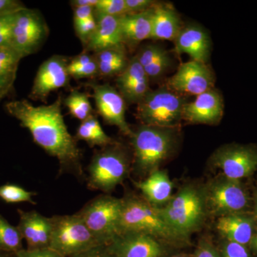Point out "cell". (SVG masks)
Instances as JSON below:
<instances>
[{
  "mask_svg": "<svg viewBox=\"0 0 257 257\" xmlns=\"http://www.w3.org/2000/svg\"><path fill=\"white\" fill-rule=\"evenodd\" d=\"M95 19V31L84 46V51L95 54L106 49L122 45L119 18L101 15L96 17Z\"/></svg>",
  "mask_w": 257,
  "mask_h": 257,
  "instance_id": "cell-20",
  "label": "cell"
},
{
  "mask_svg": "<svg viewBox=\"0 0 257 257\" xmlns=\"http://www.w3.org/2000/svg\"><path fill=\"white\" fill-rule=\"evenodd\" d=\"M97 61L99 75L117 77L127 67L130 60L124 45L106 49L94 54Z\"/></svg>",
  "mask_w": 257,
  "mask_h": 257,
  "instance_id": "cell-26",
  "label": "cell"
},
{
  "mask_svg": "<svg viewBox=\"0 0 257 257\" xmlns=\"http://www.w3.org/2000/svg\"><path fill=\"white\" fill-rule=\"evenodd\" d=\"M13 257H64L50 248L42 249H23L13 254Z\"/></svg>",
  "mask_w": 257,
  "mask_h": 257,
  "instance_id": "cell-38",
  "label": "cell"
},
{
  "mask_svg": "<svg viewBox=\"0 0 257 257\" xmlns=\"http://www.w3.org/2000/svg\"><path fill=\"white\" fill-rule=\"evenodd\" d=\"M135 185L141 191L144 199L157 208L164 207L173 197V183L165 171H154Z\"/></svg>",
  "mask_w": 257,
  "mask_h": 257,
  "instance_id": "cell-22",
  "label": "cell"
},
{
  "mask_svg": "<svg viewBox=\"0 0 257 257\" xmlns=\"http://www.w3.org/2000/svg\"><path fill=\"white\" fill-rule=\"evenodd\" d=\"M130 171L126 152L118 145L104 147L92 157L88 167V185L91 189L109 192L126 179Z\"/></svg>",
  "mask_w": 257,
  "mask_h": 257,
  "instance_id": "cell-7",
  "label": "cell"
},
{
  "mask_svg": "<svg viewBox=\"0 0 257 257\" xmlns=\"http://www.w3.org/2000/svg\"><path fill=\"white\" fill-rule=\"evenodd\" d=\"M64 105L69 109V114L81 121L92 114V106L89 96L85 93L73 89L64 100Z\"/></svg>",
  "mask_w": 257,
  "mask_h": 257,
  "instance_id": "cell-30",
  "label": "cell"
},
{
  "mask_svg": "<svg viewBox=\"0 0 257 257\" xmlns=\"http://www.w3.org/2000/svg\"><path fill=\"white\" fill-rule=\"evenodd\" d=\"M175 50L179 55L186 54L192 60L207 64L211 52V40L207 32L198 25L182 28L175 40Z\"/></svg>",
  "mask_w": 257,
  "mask_h": 257,
  "instance_id": "cell-19",
  "label": "cell"
},
{
  "mask_svg": "<svg viewBox=\"0 0 257 257\" xmlns=\"http://www.w3.org/2000/svg\"><path fill=\"white\" fill-rule=\"evenodd\" d=\"M27 8L18 0H0V17L14 15Z\"/></svg>",
  "mask_w": 257,
  "mask_h": 257,
  "instance_id": "cell-39",
  "label": "cell"
},
{
  "mask_svg": "<svg viewBox=\"0 0 257 257\" xmlns=\"http://www.w3.org/2000/svg\"><path fill=\"white\" fill-rule=\"evenodd\" d=\"M119 234L138 233L148 235L165 246H184L189 239L177 233L160 212L144 198L128 195L123 198Z\"/></svg>",
  "mask_w": 257,
  "mask_h": 257,
  "instance_id": "cell-2",
  "label": "cell"
},
{
  "mask_svg": "<svg viewBox=\"0 0 257 257\" xmlns=\"http://www.w3.org/2000/svg\"><path fill=\"white\" fill-rule=\"evenodd\" d=\"M135 167L139 173L150 175L171 155L175 144L173 128L142 125L130 137Z\"/></svg>",
  "mask_w": 257,
  "mask_h": 257,
  "instance_id": "cell-4",
  "label": "cell"
},
{
  "mask_svg": "<svg viewBox=\"0 0 257 257\" xmlns=\"http://www.w3.org/2000/svg\"><path fill=\"white\" fill-rule=\"evenodd\" d=\"M167 222L181 236H189L202 226L207 214L204 189L189 184L182 187L164 207L158 208Z\"/></svg>",
  "mask_w": 257,
  "mask_h": 257,
  "instance_id": "cell-3",
  "label": "cell"
},
{
  "mask_svg": "<svg viewBox=\"0 0 257 257\" xmlns=\"http://www.w3.org/2000/svg\"><path fill=\"white\" fill-rule=\"evenodd\" d=\"M114 257H165L167 246L148 235L138 233L118 234L107 245Z\"/></svg>",
  "mask_w": 257,
  "mask_h": 257,
  "instance_id": "cell-15",
  "label": "cell"
},
{
  "mask_svg": "<svg viewBox=\"0 0 257 257\" xmlns=\"http://www.w3.org/2000/svg\"><path fill=\"white\" fill-rule=\"evenodd\" d=\"M23 239L18 226L10 224L0 214V251L14 254L23 249Z\"/></svg>",
  "mask_w": 257,
  "mask_h": 257,
  "instance_id": "cell-29",
  "label": "cell"
},
{
  "mask_svg": "<svg viewBox=\"0 0 257 257\" xmlns=\"http://www.w3.org/2000/svg\"><path fill=\"white\" fill-rule=\"evenodd\" d=\"M253 202H254V206H253V211H254V216L257 219V192L254 196V200H253Z\"/></svg>",
  "mask_w": 257,
  "mask_h": 257,
  "instance_id": "cell-47",
  "label": "cell"
},
{
  "mask_svg": "<svg viewBox=\"0 0 257 257\" xmlns=\"http://www.w3.org/2000/svg\"><path fill=\"white\" fill-rule=\"evenodd\" d=\"M221 257H250L246 246L225 240L219 251Z\"/></svg>",
  "mask_w": 257,
  "mask_h": 257,
  "instance_id": "cell-35",
  "label": "cell"
},
{
  "mask_svg": "<svg viewBox=\"0 0 257 257\" xmlns=\"http://www.w3.org/2000/svg\"><path fill=\"white\" fill-rule=\"evenodd\" d=\"M22 59L12 47H0V77H16L19 62Z\"/></svg>",
  "mask_w": 257,
  "mask_h": 257,
  "instance_id": "cell-32",
  "label": "cell"
},
{
  "mask_svg": "<svg viewBox=\"0 0 257 257\" xmlns=\"http://www.w3.org/2000/svg\"><path fill=\"white\" fill-rule=\"evenodd\" d=\"M204 190L207 210L219 217L244 213L249 206V195L239 180L222 175L213 179Z\"/></svg>",
  "mask_w": 257,
  "mask_h": 257,
  "instance_id": "cell-9",
  "label": "cell"
},
{
  "mask_svg": "<svg viewBox=\"0 0 257 257\" xmlns=\"http://www.w3.org/2000/svg\"><path fill=\"white\" fill-rule=\"evenodd\" d=\"M224 107L220 93L211 89L196 96L195 100L186 103L182 119L192 124H217L224 114Z\"/></svg>",
  "mask_w": 257,
  "mask_h": 257,
  "instance_id": "cell-16",
  "label": "cell"
},
{
  "mask_svg": "<svg viewBox=\"0 0 257 257\" xmlns=\"http://www.w3.org/2000/svg\"><path fill=\"white\" fill-rule=\"evenodd\" d=\"M186 101L168 87L150 90L138 104L137 116L144 125L174 128L182 119Z\"/></svg>",
  "mask_w": 257,
  "mask_h": 257,
  "instance_id": "cell-5",
  "label": "cell"
},
{
  "mask_svg": "<svg viewBox=\"0 0 257 257\" xmlns=\"http://www.w3.org/2000/svg\"><path fill=\"white\" fill-rule=\"evenodd\" d=\"M254 219L244 213L220 216L216 229L225 240L246 246L254 236Z\"/></svg>",
  "mask_w": 257,
  "mask_h": 257,
  "instance_id": "cell-21",
  "label": "cell"
},
{
  "mask_svg": "<svg viewBox=\"0 0 257 257\" xmlns=\"http://www.w3.org/2000/svg\"><path fill=\"white\" fill-rule=\"evenodd\" d=\"M18 226L22 236L28 243V249L50 248L52 221L36 211L18 210Z\"/></svg>",
  "mask_w": 257,
  "mask_h": 257,
  "instance_id": "cell-18",
  "label": "cell"
},
{
  "mask_svg": "<svg viewBox=\"0 0 257 257\" xmlns=\"http://www.w3.org/2000/svg\"><path fill=\"white\" fill-rule=\"evenodd\" d=\"M15 15L0 17V47H12Z\"/></svg>",
  "mask_w": 257,
  "mask_h": 257,
  "instance_id": "cell-34",
  "label": "cell"
},
{
  "mask_svg": "<svg viewBox=\"0 0 257 257\" xmlns=\"http://www.w3.org/2000/svg\"><path fill=\"white\" fill-rule=\"evenodd\" d=\"M62 103L60 96L48 105L35 106L23 99L9 101L5 108L22 126L28 128L37 145L58 160L61 168L80 175L81 150L65 124Z\"/></svg>",
  "mask_w": 257,
  "mask_h": 257,
  "instance_id": "cell-1",
  "label": "cell"
},
{
  "mask_svg": "<svg viewBox=\"0 0 257 257\" xmlns=\"http://www.w3.org/2000/svg\"><path fill=\"white\" fill-rule=\"evenodd\" d=\"M67 57L54 55L39 67L29 97L45 101L50 93L69 86L71 77L67 70Z\"/></svg>",
  "mask_w": 257,
  "mask_h": 257,
  "instance_id": "cell-12",
  "label": "cell"
},
{
  "mask_svg": "<svg viewBox=\"0 0 257 257\" xmlns=\"http://www.w3.org/2000/svg\"><path fill=\"white\" fill-rule=\"evenodd\" d=\"M250 244H251L253 249L254 250L255 252L257 253V234H254Z\"/></svg>",
  "mask_w": 257,
  "mask_h": 257,
  "instance_id": "cell-46",
  "label": "cell"
},
{
  "mask_svg": "<svg viewBox=\"0 0 257 257\" xmlns=\"http://www.w3.org/2000/svg\"><path fill=\"white\" fill-rule=\"evenodd\" d=\"M70 3L74 8H80V7H93V8H95L98 0H73V1H71Z\"/></svg>",
  "mask_w": 257,
  "mask_h": 257,
  "instance_id": "cell-43",
  "label": "cell"
},
{
  "mask_svg": "<svg viewBox=\"0 0 257 257\" xmlns=\"http://www.w3.org/2000/svg\"><path fill=\"white\" fill-rule=\"evenodd\" d=\"M74 30L79 40H81L83 45H87L89 39L92 36L93 33L95 31L96 27V19L87 20L84 23L74 25Z\"/></svg>",
  "mask_w": 257,
  "mask_h": 257,
  "instance_id": "cell-36",
  "label": "cell"
},
{
  "mask_svg": "<svg viewBox=\"0 0 257 257\" xmlns=\"http://www.w3.org/2000/svg\"><path fill=\"white\" fill-rule=\"evenodd\" d=\"M67 70L69 76L75 79L91 78L99 74L95 56L86 51L69 60Z\"/></svg>",
  "mask_w": 257,
  "mask_h": 257,
  "instance_id": "cell-28",
  "label": "cell"
},
{
  "mask_svg": "<svg viewBox=\"0 0 257 257\" xmlns=\"http://www.w3.org/2000/svg\"><path fill=\"white\" fill-rule=\"evenodd\" d=\"M16 77H0V91L6 89V88L13 87Z\"/></svg>",
  "mask_w": 257,
  "mask_h": 257,
  "instance_id": "cell-44",
  "label": "cell"
},
{
  "mask_svg": "<svg viewBox=\"0 0 257 257\" xmlns=\"http://www.w3.org/2000/svg\"><path fill=\"white\" fill-rule=\"evenodd\" d=\"M35 193L29 192L16 184H5L0 187V198L5 202L10 204L20 202H30L35 204L33 200Z\"/></svg>",
  "mask_w": 257,
  "mask_h": 257,
  "instance_id": "cell-31",
  "label": "cell"
},
{
  "mask_svg": "<svg viewBox=\"0 0 257 257\" xmlns=\"http://www.w3.org/2000/svg\"><path fill=\"white\" fill-rule=\"evenodd\" d=\"M71 257H114L109 251L107 245H101L91 248L88 251L78 253Z\"/></svg>",
  "mask_w": 257,
  "mask_h": 257,
  "instance_id": "cell-42",
  "label": "cell"
},
{
  "mask_svg": "<svg viewBox=\"0 0 257 257\" xmlns=\"http://www.w3.org/2000/svg\"><path fill=\"white\" fill-rule=\"evenodd\" d=\"M214 76L207 64L189 61L179 66L168 79L167 87L178 94L198 96L213 89Z\"/></svg>",
  "mask_w": 257,
  "mask_h": 257,
  "instance_id": "cell-13",
  "label": "cell"
},
{
  "mask_svg": "<svg viewBox=\"0 0 257 257\" xmlns=\"http://www.w3.org/2000/svg\"><path fill=\"white\" fill-rule=\"evenodd\" d=\"M211 163L226 178L240 181L257 170V147L236 144L225 145L213 154Z\"/></svg>",
  "mask_w": 257,
  "mask_h": 257,
  "instance_id": "cell-11",
  "label": "cell"
},
{
  "mask_svg": "<svg viewBox=\"0 0 257 257\" xmlns=\"http://www.w3.org/2000/svg\"><path fill=\"white\" fill-rule=\"evenodd\" d=\"M194 257H221L219 251L215 246L207 240L199 241Z\"/></svg>",
  "mask_w": 257,
  "mask_h": 257,
  "instance_id": "cell-40",
  "label": "cell"
},
{
  "mask_svg": "<svg viewBox=\"0 0 257 257\" xmlns=\"http://www.w3.org/2000/svg\"><path fill=\"white\" fill-rule=\"evenodd\" d=\"M126 15L143 13L152 9L156 2L153 0H125Z\"/></svg>",
  "mask_w": 257,
  "mask_h": 257,
  "instance_id": "cell-37",
  "label": "cell"
},
{
  "mask_svg": "<svg viewBox=\"0 0 257 257\" xmlns=\"http://www.w3.org/2000/svg\"><path fill=\"white\" fill-rule=\"evenodd\" d=\"M135 56L150 82H155L163 77L172 66L170 54L160 45H147L142 47Z\"/></svg>",
  "mask_w": 257,
  "mask_h": 257,
  "instance_id": "cell-25",
  "label": "cell"
},
{
  "mask_svg": "<svg viewBox=\"0 0 257 257\" xmlns=\"http://www.w3.org/2000/svg\"><path fill=\"white\" fill-rule=\"evenodd\" d=\"M152 8L143 13L120 17V28L124 45L135 47L151 38Z\"/></svg>",
  "mask_w": 257,
  "mask_h": 257,
  "instance_id": "cell-24",
  "label": "cell"
},
{
  "mask_svg": "<svg viewBox=\"0 0 257 257\" xmlns=\"http://www.w3.org/2000/svg\"><path fill=\"white\" fill-rule=\"evenodd\" d=\"M126 15L125 0H98L94 8V16L120 17Z\"/></svg>",
  "mask_w": 257,
  "mask_h": 257,
  "instance_id": "cell-33",
  "label": "cell"
},
{
  "mask_svg": "<svg viewBox=\"0 0 257 257\" xmlns=\"http://www.w3.org/2000/svg\"><path fill=\"white\" fill-rule=\"evenodd\" d=\"M165 257H194V256H190V255L185 254V253H178V254L175 255H167Z\"/></svg>",
  "mask_w": 257,
  "mask_h": 257,
  "instance_id": "cell-48",
  "label": "cell"
},
{
  "mask_svg": "<svg viewBox=\"0 0 257 257\" xmlns=\"http://www.w3.org/2000/svg\"><path fill=\"white\" fill-rule=\"evenodd\" d=\"M49 33L45 20L35 10L25 8L15 15L12 48L22 57L35 53Z\"/></svg>",
  "mask_w": 257,
  "mask_h": 257,
  "instance_id": "cell-10",
  "label": "cell"
},
{
  "mask_svg": "<svg viewBox=\"0 0 257 257\" xmlns=\"http://www.w3.org/2000/svg\"><path fill=\"white\" fill-rule=\"evenodd\" d=\"M12 87H13L6 88V89L0 91V101H1L3 98L5 97V96H6L7 94H8V93H9L10 90H11Z\"/></svg>",
  "mask_w": 257,
  "mask_h": 257,
  "instance_id": "cell-45",
  "label": "cell"
},
{
  "mask_svg": "<svg viewBox=\"0 0 257 257\" xmlns=\"http://www.w3.org/2000/svg\"><path fill=\"white\" fill-rule=\"evenodd\" d=\"M180 18L173 8L156 3L152 8L151 40L175 42L182 30Z\"/></svg>",
  "mask_w": 257,
  "mask_h": 257,
  "instance_id": "cell-23",
  "label": "cell"
},
{
  "mask_svg": "<svg viewBox=\"0 0 257 257\" xmlns=\"http://www.w3.org/2000/svg\"><path fill=\"white\" fill-rule=\"evenodd\" d=\"M74 138L76 140L85 142L90 147L98 146L104 148L115 144L114 140L103 130L97 118L93 114L82 121Z\"/></svg>",
  "mask_w": 257,
  "mask_h": 257,
  "instance_id": "cell-27",
  "label": "cell"
},
{
  "mask_svg": "<svg viewBox=\"0 0 257 257\" xmlns=\"http://www.w3.org/2000/svg\"><path fill=\"white\" fill-rule=\"evenodd\" d=\"M123 199L100 195L87 203L77 214L101 245H108L119 234Z\"/></svg>",
  "mask_w": 257,
  "mask_h": 257,
  "instance_id": "cell-8",
  "label": "cell"
},
{
  "mask_svg": "<svg viewBox=\"0 0 257 257\" xmlns=\"http://www.w3.org/2000/svg\"><path fill=\"white\" fill-rule=\"evenodd\" d=\"M0 257H3V256L1 255V253H0Z\"/></svg>",
  "mask_w": 257,
  "mask_h": 257,
  "instance_id": "cell-49",
  "label": "cell"
},
{
  "mask_svg": "<svg viewBox=\"0 0 257 257\" xmlns=\"http://www.w3.org/2000/svg\"><path fill=\"white\" fill-rule=\"evenodd\" d=\"M116 87L125 101L137 104L150 92V80L137 58L134 56L127 67L116 77Z\"/></svg>",
  "mask_w": 257,
  "mask_h": 257,
  "instance_id": "cell-17",
  "label": "cell"
},
{
  "mask_svg": "<svg viewBox=\"0 0 257 257\" xmlns=\"http://www.w3.org/2000/svg\"><path fill=\"white\" fill-rule=\"evenodd\" d=\"M92 89L98 114L106 124L116 126L121 133L130 138L133 131L126 122V104L119 91L106 84H94Z\"/></svg>",
  "mask_w": 257,
  "mask_h": 257,
  "instance_id": "cell-14",
  "label": "cell"
},
{
  "mask_svg": "<svg viewBox=\"0 0 257 257\" xmlns=\"http://www.w3.org/2000/svg\"><path fill=\"white\" fill-rule=\"evenodd\" d=\"M50 248L64 257H71L101 246L78 214L51 217Z\"/></svg>",
  "mask_w": 257,
  "mask_h": 257,
  "instance_id": "cell-6",
  "label": "cell"
},
{
  "mask_svg": "<svg viewBox=\"0 0 257 257\" xmlns=\"http://www.w3.org/2000/svg\"><path fill=\"white\" fill-rule=\"evenodd\" d=\"M73 19L74 25L95 19L94 8L93 7H80V8H74Z\"/></svg>",
  "mask_w": 257,
  "mask_h": 257,
  "instance_id": "cell-41",
  "label": "cell"
}]
</instances>
